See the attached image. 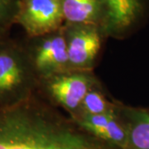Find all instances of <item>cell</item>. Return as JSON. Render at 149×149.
Here are the masks:
<instances>
[{
	"mask_svg": "<svg viewBox=\"0 0 149 149\" xmlns=\"http://www.w3.org/2000/svg\"><path fill=\"white\" fill-rule=\"evenodd\" d=\"M111 148L40 92L0 111V149Z\"/></svg>",
	"mask_w": 149,
	"mask_h": 149,
	"instance_id": "cell-1",
	"label": "cell"
},
{
	"mask_svg": "<svg viewBox=\"0 0 149 149\" xmlns=\"http://www.w3.org/2000/svg\"><path fill=\"white\" fill-rule=\"evenodd\" d=\"M39 80L32 68L27 51L12 47L0 48V100L13 104L31 97L38 91Z\"/></svg>",
	"mask_w": 149,
	"mask_h": 149,
	"instance_id": "cell-2",
	"label": "cell"
},
{
	"mask_svg": "<svg viewBox=\"0 0 149 149\" xmlns=\"http://www.w3.org/2000/svg\"><path fill=\"white\" fill-rule=\"evenodd\" d=\"M100 85L93 71L68 70L40 81L38 91L71 117L77 113L87 93Z\"/></svg>",
	"mask_w": 149,
	"mask_h": 149,
	"instance_id": "cell-3",
	"label": "cell"
},
{
	"mask_svg": "<svg viewBox=\"0 0 149 149\" xmlns=\"http://www.w3.org/2000/svg\"><path fill=\"white\" fill-rule=\"evenodd\" d=\"M29 38L27 52L39 83L52 75L70 70L64 26L56 32Z\"/></svg>",
	"mask_w": 149,
	"mask_h": 149,
	"instance_id": "cell-4",
	"label": "cell"
},
{
	"mask_svg": "<svg viewBox=\"0 0 149 149\" xmlns=\"http://www.w3.org/2000/svg\"><path fill=\"white\" fill-rule=\"evenodd\" d=\"M70 70L93 71L108 37L104 28L91 24H64Z\"/></svg>",
	"mask_w": 149,
	"mask_h": 149,
	"instance_id": "cell-5",
	"label": "cell"
},
{
	"mask_svg": "<svg viewBox=\"0 0 149 149\" xmlns=\"http://www.w3.org/2000/svg\"><path fill=\"white\" fill-rule=\"evenodd\" d=\"M107 37L123 40L143 27L149 17V0H102Z\"/></svg>",
	"mask_w": 149,
	"mask_h": 149,
	"instance_id": "cell-6",
	"label": "cell"
},
{
	"mask_svg": "<svg viewBox=\"0 0 149 149\" xmlns=\"http://www.w3.org/2000/svg\"><path fill=\"white\" fill-rule=\"evenodd\" d=\"M15 21L29 37L56 32L65 24L62 0H21Z\"/></svg>",
	"mask_w": 149,
	"mask_h": 149,
	"instance_id": "cell-7",
	"label": "cell"
},
{
	"mask_svg": "<svg viewBox=\"0 0 149 149\" xmlns=\"http://www.w3.org/2000/svg\"><path fill=\"white\" fill-rule=\"evenodd\" d=\"M114 108L106 113L71 118L87 133L118 149H128V132L123 118Z\"/></svg>",
	"mask_w": 149,
	"mask_h": 149,
	"instance_id": "cell-8",
	"label": "cell"
},
{
	"mask_svg": "<svg viewBox=\"0 0 149 149\" xmlns=\"http://www.w3.org/2000/svg\"><path fill=\"white\" fill-rule=\"evenodd\" d=\"M128 132V149H149V108L134 107L115 100Z\"/></svg>",
	"mask_w": 149,
	"mask_h": 149,
	"instance_id": "cell-9",
	"label": "cell"
},
{
	"mask_svg": "<svg viewBox=\"0 0 149 149\" xmlns=\"http://www.w3.org/2000/svg\"><path fill=\"white\" fill-rule=\"evenodd\" d=\"M65 24H91L104 30L105 9L102 0H62Z\"/></svg>",
	"mask_w": 149,
	"mask_h": 149,
	"instance_id": "cell-10",
	"label": "cell"
},
{
	"mask_svg": "<svg viewBox=\"0 0 149 149\" xmlns=\"http://www.w3.org/2000/svg\"><path fill=\"white\" fill-rule=\"evenodd\" d=\"M114 108V100L107 97L102 85H98L87 93L77 113L70 118L85 115H98L106 113Z\"/></svg>",
	"mask_w": 149,
	"mask_h": 149,
	"instance_id": "cell-11",
	"label": "cell"
},
{
	"mask_svg": "<svg viewBox=\"0 0 149 149\" xmlns=\"http://www.w3.org/2000/svg\"><path fill=\"white\" fill-rule=\"evenodd\" d=\"M21 0H0V27L15 21Z\"/></svg>",
	"mask_w": 149,
	"mask_h": 149,
	"instance_id": "cell-12",
	"label": "cell"
}]
</instances>
